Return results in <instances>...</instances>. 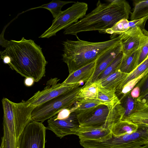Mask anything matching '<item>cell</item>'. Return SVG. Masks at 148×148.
<instances>
[{
  "label": "cell",
  "mask_w": 148,
  "mask_h": 148,
  "mask_svg": "<svg viewBox=\"0 0 148 148\" xmlns=\"http://www.w3.org/2000/svg\"><path fill=\"white\" fill-rule=\"evenodd\" d=\"M5 44V49L1 51L0 54L9 57L8 64L11 69L36 82L45 76L47 62L42 48L34 40L23 37L19 41L7 40Z\"/></svg>",
  "instance_id": "6da1fadb"
},
{
  "label": "cell",
  "mask_w": 148,
  "mask_h": 148,
  "mask_svg": "<svg viewBox=\"0 0 148 148\" xmlns=\"http://www.w3.org/2000/svg\"><path fill=\"white\" fill-rule=\"evenodd\" d=\"M107 3L98 1L96 8L77 23L65 29L63 33L72 35L79 38V33L98 31L102 33L112 27L120 20H128L131 13L129 3L125 0H108Z\"/></svg>",
  "instance_id": "7a4b0ae2"
},
{
  "label": "cell",
  "mask_w": 148,
  "mask_h": 148,
  "mask_svg": "<svg viewBox=\"0 0 148 148\" xmlns=\"http://www.w3.org/2000/svg\"><path fill=\"white\" fill-rule=\"evenodd\" d=\"M121 34L105 41L92 42L68 39L63 42V61L67 66L69 74L95 61L101 55L120 42Z\"/></svg>",
  "instance_id": "3957f363"
},
{
  "label": "cell",
  "mask_w": 148,
  "mask_h": 148,
  "mask_svg": "<svg viewBox=\"0 0 148 148\" xmlns=\"http://www.w3.org/2000/svg\"><path fill=\"white\" fill-rule=\"evenodd\" d=\"M82 88L79 87L36 107L32 113V120L42 123L62 110L71 108Z\"/></svg>",
  "instance_id": "277c9868"
},
{
  "label": "cell",
  "mask_w": 148,
  "mask_h": 148,
  "mask_svg": "<svg viewBox=\"0 0 148 148\" xmlns=\"http://www.w3.org/2000/svg\"><path fill=\"white\" fill-rule=\"evenodd\" d=\"M88 10V5L86 3L75 2L71 6L62 11L54 18L51 26L39 38H49L56 35L59 31L65 29L84 17Z\"/></svg>",
  "instance_id": "5b68a950"
},
{
  "label": "cell",
  "mask_w": 148,
  "mask_h": 148,
  "mask_svg": "<svg viewBox=\"0 0 148 148\" xmlns=\"http://www.w3.org/2000/svg\"><path fill=\"white\" fill-rule=\"evenodd\" d=\"M46 130L42 123L32 120L19 138V148H45Z\"/></svg>",
  "instance_id": "8992f818"
},
{
  "label": "cell",
  "mask_w": 148,
  "mask_h": 148,
  "mask_svg": "<svg viewBox=\"0 0 148 148\" xmlns=\"http://www.w3.org/2000/svg\"><path fill=\"white\" fill-rule=\"evenodd\" d=\"M57 78L48 81L46 86L41 91H38L27 101L32 106L36 107L58 96L69 92L78 88L80 83L61 85L58 83Z\"/></svg>",
  "instance_id": "52a82bcc"
},
{
  "label": "cell",
  "mask_w": 148,
  "mask_h": 148,
  "mask_svg": "<svg viewBox=\"0 0 148 148\" xmlns=\"http://www.w3.org/2000/svg\"><path fill=\"white\" fill-rule=\"evenodd\" d=\"M148 40V31L139 27L121 34L120 42L123 55L130 54L139 49Z\"/></svg>",
  "instance_id": "ba28073f"
},
{
  "label": "cell",
  "mask_w": 148,
  "mask_h": 148,
  "mask_svg": "<svg viewBox=\"0 0 148 148\" xmlns=\"http://www.w3.org/2000/svg\"><path fill=\"white\" fill-rule=\"evenodd\" d=\"M47 123V129L51 130L60 138L68 135H75L81 127L77 115L74 112L62 119H56L54 116L48 119Z\"/></svg>",
  "instance_id": "9c48e42d"
},
{
  "label": "cell",
  "mask_w": 148,
  "mask_h": 148,
  "mask_svg": "<svg viewBox=\"0 0 148 148\" xmlns=\"http://www.w3.org/2000/svg\"><path fill=\"white\" fill-rule=\"evenodd\" d=\"M109 112L108 107L101 104L77 116L81 127H98L109 129L107 123Z\"/></svg>",
  "instance_id": "30bf717a"
},
{
  "label": "cell",
  "mask_w": 148,
  "mask_h": 148,
  "mask_svg": "<svg viewBox=\"0 0 148 148\" xmlns=\"http://www.w3.org/2000/svg\"><path fill=\"white\" fill-rule=\"evenodd\" d=\"M122 52L121 45L120 42L99 57L96 61L95 69L92 77L84 86L95 82L100 74Z\"/></svg>",
  "instance_id": "8fae6325"
},
{
  "label": "cell",
  "mask_w": 148,
  "mask_h": 148,
  "mask_svg": "<svg viewBox=\"0 0 148 148\" xmlns=\"http://www.w3.org/2000/svg\"><path fill=\"white\" fill-rule=\"evenodd\" d=\"M75 135L80 140H102L112 136L110 129L98 127H81L76 131Z\"/></svg>",
  "instance_id": "7c38bea8"
},
{
  "label": "cell",
  "mask_w": 148,
  "mask_h": 148,
  "mask_svg": "<svg viewBox=\"0 0 148 148\" xmlns=\"http://www.w3.org/2000/svg\"><path fill=\"white\" fill-rule=\"evenodd\" d=\"M96 61L69 74L67 78L61 83V85L80 83L81 82H85V83L87 82L91 79L94 73Z\"/></svg>",
  "instance_id": "4fadbf2b"
},
{
  "label": "cell",
  "mask_w": 148,
  "mask_h": 148,
  "mask_svg": "<svg viewBox=\"0 0 148 148\" xmlns=\"http://www.w3.org/2000/svg\"><path fill=\"white\" fill-rule=\"evenodd\" d=\"M3 111V122L6 125L10 132L16 138L14 102L3 98L2 100Z\"/></svg>",
  "instance_id": "5bb4252c"
},
{
  "label": "cell",
  "mask_w": 148,
  "mask_h": 148,
  "mask_svg": "<svg viewBox=\"0 0 148 148\" xmlns=\"http://www.w3.org/2000/svg\"><path fill=\"white\" fill-rule=\"evenodd\" d=\"M128 75L122 72L119 69L100 80L101 86L105 88L116 91Z\"/></svg>",
  "instance_id": "9a60e30c"
},
{
  "label": "cell",
  "mask_w": 148,
  "mask_h": 148,
  "mask_svg": "<svg viewBox=\"0 0 148 148\" xmlns=\"http://www.w3.org/2000/svg\"><path fill=\"white\" fill-rule=\"evenodd\" d=\"M119 99L124 110L121 121L128 120L136 110L137 103V98L132 97L130 92L123 95Z\"/></svg>",
  "instance_id": "2e32d148"
},
{
  "label": "cell",
  "mask_w": 148,
  "mask_h": 148,
  "mask_svg": "<svg viewBox=\"0 0 148 148\" xmlns=\"http://www.w3.org/2000/svg\"><path fill=\"white\" fill-rule=\"evenodd\" d=\"M148 73V57L138 65L132 72L129 74L116 92L122 89L129 82L136 79L138 82Z\"/></svg>",
  "instance_id": "e0dca14e"
},
{
  "label": "cell",
  "mask_w": 148,
  "mask_h": 148,
  "mask_svg": "<svg viewBox=\"0 0 148 148\" xmlns=\"http://www.w3.org/2000/svg\"><path fill=\"white\" fill-rule=\"evenodd\" d=\"M138 125L130 120L120 121L113 125L110 130L112 134L120 136L136 131Z\"/></svg>",
  "instance_id": "ac0fdd59"
},
{
  "label": "cell",
  "mask_w": 148,
  "mask_h": 148,
  "mask_svg": "<svg viewBox=\"0 0 148 148\" xmlns=\"http://www.w3.org/2000/svg\"><path fill=\"white\" fill-rule=\"evenodd\" d=\"M101 86V81L98 80L86 86L80 90L76 101L97 99L99 88Z\"/></svg>",
  "instance_id": "d6986e66"
},
{
  "label": "cell",
  "mask_w": 148,
  "mask_h": 148,
  "mask_svg": "<svg viewBox=\"0 0 148 148\" xmlns=\"http://www.w3.org/2000/svg\"><path fill=\"white\" fill-rule=\"evenodd\" d=\"M115 90H109L102 87L101 85L99 88L97 99L108 107L113 106L121 103L120 100L117 96Z\"/></svg>",
  "instance_id": "ffe728a7"
},
{
  "label": "cell",
  "mask_w": 148,
  "mask_h": 148,
  "mask_svg": "<svg viewBox=\"0 0 148 148\" xmlns=\"http://www.w3.org/2000/svg\"><path fill=\"white\" fill-rule=\"evenodd\" d=\"M140 48L128 55H123L119 70L122 72L129 74L137 67Z\"/></svg>",
  "instance_id": "44dd1931"
},
{
  "label": "cell",
  "mask_w": 148,
  "mask_h": 148,
  "mask_svg": "<svg viewBox=\"0 0 148 148\" xmlns=\"http://www.w3.org/2000/svg\"><path fill=\"white\" fill-rule=\"evenodd\" d=\"M148 19V15L132 21H129L125 18L122 19L118 22L119 29L121 34L136 27L144 29L146 23Z\"/></svg>",
  "instance_id": "7402d4cb"
},
{
  "label": "cell",
  "mask_w": 148,
  "mask_h": 148,
  "mask_svg": "<svg viewBox=\"0 0 148 148\" xmlns=\"http://www.w3.org/2000/svg\"><path fill=\"white\" fill-rule=\"evenodd\" d=\"M101 104H103L97 99L83 100L77 101L75 106L69 108L71 113L74 112L77 115L89 111Z\"/></svg>",
  "instance_id": "603a6c76"
},
{
  "label": "cell",
  "mask_w": 148,
  "mask_h": 148,
  "mask_svg": "<svg viewBox=\"0 0 148 148\" xmlns=\"http://www.w3.org/2000/svg\"><path fill=\"white\" fill-rule=\"evenodd\" d=\"M130 14V21L138 19L148 15V0H134Z\"/></svg>",
  "instance_id": "cb8c5ba5"
},
{
  "label": "cell",
  "mask_w": 148,
  "mask_h": 148,
  "mask_svg": "<svg viewBox=\"0 0 148 148\" xmlns=\"http://www.w3.org/2000/svg\"><path fill=\"white\" fill-rule=\"evenodd\" d=\"M75 2L72 1L52 0L49 3L43 4L39 7L30 8L24 12L36 8H45L49 10L52 14L54 18H55L62 12L61 9L64 5L69 3Z\"/></svg>",
  "instance_id": "d4e9b609"
},
{
  "label": "cell",
  "mask_w": 148,
  "mask_h": 148,
  "mask_svg": "<svg viewBox=\"0 0 148 148\" xmlns=\"http://www.w3.org/2000/svg\"><path fill=\"white\" fill-rule=\"evenodd\" d=\"M123 57L122 51L100 74L96 81L101 80L119 70Z\"/></svg>",
  "instance_id": "484cf974"
},
{
  "label": "cell",
  "mask_w": 148,
  "mask_h": 148,
  "mask_svg": "<svg viewBox=\"0 0 148 148\" xmlns=\"http://www.w3.org/2000/svg\"><path fill=\"white\" fill-rule=\"evenodd\" d=\"M3 129L6 148H19L18 141L10 132L6 125L3 122Z\"/></svg>",
  "instance_id": "4316f807"
},
{
  "label": "cell",
  "mask_w": 148,
  "mask_h": 148,
  "mask_svg": "<svg viewBox=\"0 0 148 148\" xmlns=\"http://www.w3.org/2000/svg\"><path fill=\"white\" fill-rule=\"evenodd\" d=\"M147 116H148V106L137 101L136 110L130 117H143Z\"/></svg>",
  "instance_id": "83f0119b"
},
{
  "label": "cell",
  "mask_w": 148,
  "mask_h": 148,
  "mask_svg": "<svg viewBox=\"0 0 148 148\" xmlns=\"http://www.w3.org/2000/svg\"><path fill=\"white\" fill-rule=\"evenodd\" d=\"M148 57V40L140 48L137 63V67L147 58Z\"/></svg>",
  "instance_id": "f1b7e54d"
},
{
  "label": "cell",
  "mask_w": 148,
  "mask_h": 148,
  "mask_svg": "<svg viewBox=\"0 0 148 148\" xmlns=\"http://www.w3.org/2000/svg\"><path fill=\"white\" fill-rule=\"evenodd\" d=\"M135 86L140 88V94L139 96L148 91V73L139 81Z\"/></svg>",
  "instance_id": "f546056e"
},
{
  "label": "cell",
  "mask_w": 148,
  "mask_h": 148,
  "mask_svg": "<svg viewBox=\"0 0 148 148\" xmlns=\"http://www.w3.org/2000/svg\"><path fill=\"white\" fill-rule=\"evenodd\" d=\"M128 120L138 125L148 126V116L143 117H131Z\"/></svg>",
  "instance_id": "4dcf8cb0"
},
{
  "label": "cell",
  "mask_w": 148,
  "mask_h": 148,
  "mask_svg": "<svg viewBox=\"0 0 148 148\" xmlns=\"http://www.w3.org/2000/svg\"><path fill=\"white\" fill-rule=\"evenodd\" d=\"M71 113L70 108L64 109L55 116V118L58 119H65L68 117Z\"/></svg>",
  "instance_id": "1f68e13d"
},
{
  "label": "cell",
  "mask_w": 148,
  "mask_h": 148,
  "mask_svg": "<svg viewBox=\"0 0 148 148\" xmlns=\"http://www.w3.org/2000/svg\"><path fill=\"white\" fill-rule=\"evenodd\" d=\"M130 93L132 97L137 98L140 95V90L139 88L135 86L130 91Z\"/></svg>",
  "instance_id": "d6a6232c"
},
{
  "label": "cell",
  "mask_w": 148,
  "mask_h": 148,
  "mask_svg": "<svg viewBox=\"0 0 148 148\" xmlns=\"http://www.w3.org/2000/svg\"><path fill=\"white\" fill-rule=\"evenodd\" d=\"M137 100L139 102L145 104L148 102V91L141 96L137 98Z\"/></svg>",
  "instance_id": "836d02e7"
},
{
  "label": "cell",
  "mask_w": 148,
  "mask_h": 148,
  "mask_svg": "<svg viewBox=\"0 0 148 148\" xmlns=\"http://www.w3.org/2000/svg\"><path fill=\"white\" fill-rule=\"evenodd\" d=\"M34 82V79L31 78H26L24 81L25 85L27 86H32Z\"/></svg>",
  "instance_id": "e575fe53"
},
{
  "label": "cell",
  "mask_w": 148,
  "mask_h": 148,
  "mask_svg": "<svg viewBox=\"0 0 148 148\" xmlns=\"http://www.w3.org/2000/svg\"><path fill=\"white\" fill-rule=\"evenodd\" d=\"M0 148H6L5 142L3 139L1 140V144Z\"/></svg>",
  "instance_id": "d590c367"
},
{
  "label": "cell",
  "mask_w": 148,
  "mask_h": 148,
  "mask_svg": "<svg viewBox=\"0 0 148 148\" xmlns=\"http://www.w3.org/2000/svg\"><path fill=\"white\" fill-rule=\"evenodd\" d=\"M134 148H148V145H145L144 146H141Z\"/></svg>",
  "instance_id": "8d00e7d4"
},
{
  "label": "cell",
  "mask_w": 148,
  "mask_h": 148,
  "mask_svg": "<svg viewBox=\"0 0 148 148\" xmlns=\"http://www.w3.org/2000/svg\"><path fill=\"white\" fill-rule=\"evenodd\" d=\"M148 145V139L145 142L144 145Z\"/></svg>",
  "instance_id": "74e56055"
},
{
  "label": "cell",
  "mask_w": 148,
  "mask_h": 148,
  "mask_svg": "<svg viewBox=\"0 0 148 148\" xmlns=\"http://www.w3.org/2000/svg\"><path fill=\"white\" fill-rule=\"evenodd\" d=\"M146 106H148V102H147L145 104Z\"/></svg>",
  "instance_id": "f35d334b"
}]
</instances>
